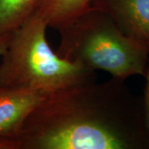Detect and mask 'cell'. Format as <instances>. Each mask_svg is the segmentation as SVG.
I'll list each match as a JSON object with an SVG mask.
<instances>
[{
	"mask_svg": "<svg viewBox=\"0 0 149 149\" xmlns=\"http://www.w3.org/2000/svg\"><path fill=\"white\" fill-rule=\"evenodd\" d=\"M111 85L93 82L54 92L27 117L16 149H127L113 111Z\"/></svg>",
	"mask_w": 149,
	"mask_h": 149,
	"instance_id": "1",
	"label": "cell"
},
{
	"mask_svg": "<svg viewBox=\"0 0 149 149\" xmlns=\"http://www.w3.org/2000/svg\"><path fill=\"white\" fill-rule=\"evenodd\" d=\"M47 24L36 13L11 33L0 57V90L22 89L52 94L93 82L94 73L62 58L46 36Z\"/></svg>",
	"mask_w": 149,
	"mask_h": 149,
	"instance_id": "2",
	"label": "cell"
},
{
	"mask_svg": "<svg viewBox=\"0 0 149 149\" xmlns=\"http://www.w3.org/2000/svg\"><path fill=\"white\" fill-rule=\"evenodd\" d=\"M58 32L61 57L92 71H106L117 80L145 75L149 50L123 33L104 12L91 7Z\"/></svg>",
	"mask_w": 149,
	"mask_h": 149,
	"instance_id": "3",
	"label": "cell"
},
{
	"mask_svg": "<svg viewBox=\"0 0 149 149\" xmlns=\"http://www.w3.org/2000/svg\"><path fill=\"white\" fill-rule=\"evenodd\" d=\"M123 33L149 50V0H94Z\"/></svg>",
	"mask_w": 149,
	"mask_h": 149,
	"instance_id": "4",
	"label": "cell"
},
{
	"mask_svg": "<svg viewBox=\"0 0 149 149\" xmlns=\"http://www.w3.org/2000/svg\"><path fill=\"white\" fill-rule=\"evenodd\" d=\"M49 95L31 90L1 89L0 139H15L27 117Z\"/></svg>",
	"mask_w": 149,
	"mask_h": 149,
	"instance_id": "5",
	"label": "cell"
},
{
	"mask_svg": "<svg viewBox=\"0 0 149 149\" xmlns=\"http://www.w3.org/2000/svg\"><path fill=\"white\" fill-rule=\"evenodd\" d=\"M94 0H38L34 13L48 27L60 30L91 8Z\"/></svg>",
	"mask_w": 149,
	"mask_h": 149,
	"instance_id": "6",
	"label": "cell"
},
{
	"mask_svg": "<svg viewBox=\"0 0 149 149\" xmlns=\"http://www.w3.org/2000/svg\"><path fill=\"white\" fill-rule=\"evenodd\" d=\"M38 0H0V34H11L34 13Z\"/></svg>",
	"mask_w": 149,
	"mask_h": 149,
	"instance_id": "7",
	"label": "cell"
},
{
	"mask_svg": "<svg viewBox=\"0 0 149 149\" xmlns=\"http://www.w3.org/2000/svg\"><path fill=\"white\" fill-rule=\"evenodd\" d=\"M145 76H146V85L144 91V104H145L146 123L149 131V64L148 65Z\"/></svg>",
	"mask_w": 149,
	"mask_h": 149,
	"instance_id": "8",
	"label": "cell"
},
{
	"mask_svg": "<svg viewBox=\"0 0 149 149\" xmlns=\"http://www.w3.org/2000/svg\"><path fill=\"white\" fill-rule=\"evenodd\" d=\"M11 34H0V57L4 53L8 45Z\"/></svg>",
	"mask_w": 149,
	"mask_h": 149,
	"instance_id": "9",
	"label": "cell"
}]
</instances>
